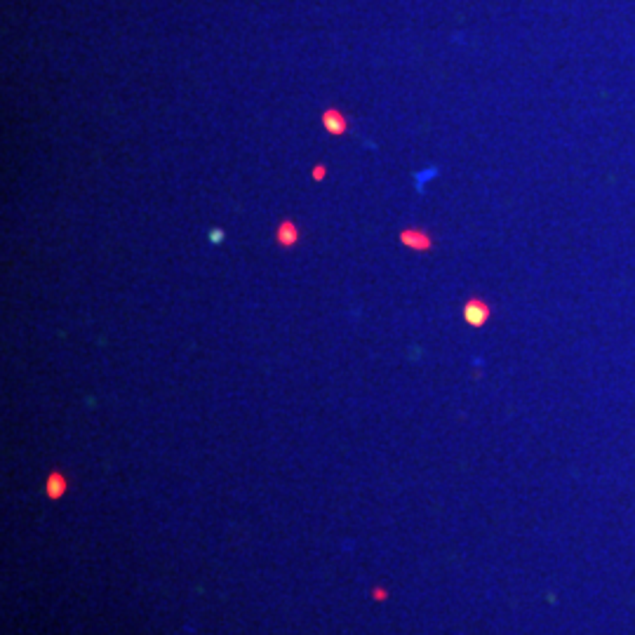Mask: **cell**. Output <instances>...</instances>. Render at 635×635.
<instances>
[{
  "instance_id": "6da1fadb",
  "label": "cell",
  "mask_w": 635,
  "mask_h": 635,
  "mask_svg": "<svg viewBox=\"0 0 635 635\" xmlns=\"http://www.w3.org/2000/svg\"><path fill=\"white\" fill-rule=\"evenodd\" d=\"M323 128L327 130L330 134L341 137V134L348 132V118L339 111V108L330 106L323 111Z\"/></svg>"
},
{
  "instance_id": "7a4b0ae2",
  "label": "cell",
  "mask_w": 635,
  "mask_h": 635,
  "mask_svg": "<svg viewBox=\"0 0 635 635\" xmlns=\"http://www.w3.org/2000/svg\"><path fill=\"white\" fill-rule=\"evenodd\" d=\"M276 243L283 248H292V245L299 243V228L292 219H283L276 228Z\"/></svg>"
},
{
  "instance_id": "3957f363",
  "label": "cell",
  "mask_w": 635,
  "mask_h": 635,
  "mask_svg": "<svg viewBox=\"0 0 635 635\" xmlns=\"http://www.w3.org/2000/svg\"><path fill=\"white\" fill-rule=\"evenodd\" d=\"M325 177H327V168H325L323 163L313 165V170H311V179H313V181H323Z\"/></svg>"
},
{
  "instance_id": "277c9868",
  "label": "cell",
  "mask_w": 635,
  "mask_h": 635,
  "mask_svg": "<svg viewBox=\"0 0 635 635\" xmlns=\"http://www.w3.org/2000/svg\"><path fill=\"white\" fill-rule=\"evenodd\" d=\"M468 311H471L468 316H471L473 320H483L485 318V308H480L478 304H471V306H468Z\"/></svg>"
},
{
  "instance_id": "5b68a950",
  "label": "cell",
  "mask_w": 635,
  "mask_h": 635,
  "mask_svg": "<svg viewBox=\"0 0 635 635\" xmlns=\"http://www.w3.org/2000/svg\"><path fill=\"white\" fill-rule=\"evenodd\" d=\"M210 240H212V243H221V240H224V231H219V228H214V231L210 233Z\"/></svg>"
}]
</instances>
